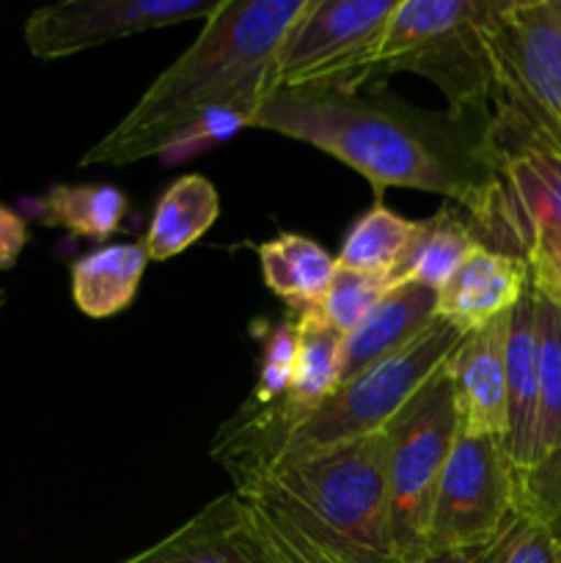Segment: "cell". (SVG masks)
Instances as JSON below:
<instances>
[{
    "label": "cell",
    "mask_w": 561,
    "mask_h": 563,
    "mask_svg": "<svg viewBox=\"0 0 561 563\" xmlns=\"http://www.w3.org/2000/svg\"><path fill=\"white\" fill-rule=\"evenodd\" d=\"M121 563H280L264 542L251 504L240 493H226L196 517Z\"/></svg>",
    "instance_id": "obj_12"
},
{
    "label": "cell",
    "mask_w": 561,
    "mask_h": 563,
    "mask_svg": "<svg viewBox=\"0 0 561 563\" xmlns=\"http://www.w3.org/2000/svg\"><path fill=\"white\" fill-rule=\"evenodd\" d=\"M506 396H509V432L506 445L517 473L534 465L537 451V308H534L531 278L520 302L509 311L506 330Z\"/></svg>",
    "instance_id": "obj_16"
},
{
    "label": "cell",
    "mask_w": 561,
    "mask_h": 563,
    "mask_svg": "<svg viewBox=\"0 0 561 563\" xmlns=\"http://www.w3.org/2000/svg\"><path fill=\"white\" fill-rule=\"evenodd\" d=\"M399 0H308L275 58L273 91L361 88Z\"/></svg>",
    "instance_id": "obj_7"
},
{
    "label": "cell",
    "mask_w": 561,
    "mask_h": 563,
    "mask_svg": "<svg viewBox=\"0 0 561 563\" xmlns=\"http://www.w3.org/2000/svg\"><path fill=\"white\" fill-rule=\"evenodd\" d=\"M308 0H220L196 42L143 91L80 165H132L248 126L273 91L275 58Z\"/></svg>",
    "instance_id": "obj_2"
},
{
    "label": "cell",
    "mask_w": 561,
    "mask_h": 563,
    "mask_svg": "<svg viewBox=\"0 0 561 563\" xmlns=\"http://www.w3.org/2000/svg\"><path fill=\"white\" fill-rule=\"evenodd\" d=\"M218 5L220 0H64L33 11L22 36L36 58L53 60L135 33L207 20Z\"/></svg>",
    "instance_id": "obj_10"
},
{
    "label": "cell",
    "mask_w": 561,
    "mask_h": 563,
    "mask_svg": "<svg viewBox=\"0 0 561 563\" xmlns=\"http://www.w3.org/2000/svg\"><path fill=\"white\" fill-rule=\"evenodd\" d=\"M490 55L495 102L561 146V0H498Z\"/></svg>",
    "instance_id": "obj_8"
},
{
    "label": "cell",
    "mask_w": 561,
    "mask_h": 563,
    "mask_svg": "<svg viewBox=\"0 0 561 563\" xmlns=\"http://www.w3.org/2000/svg\"><path fill=\"white\" fill-rule=\"evenodd\" d=\"M438 319V291L421 284H396L369 317L341 341L339 385L410 344Z\"/></svg>",
    "instance_id": "obj_15"
},
{
    "label": "cell",
    "mask_w": 561,
    "mask_h": 563,
    "mask_svg": "<svg viewBox=\"0 0 561 563\" xmlns=\"http://www.w3.org/2000/svg\"><path fill=\"white\" fill-rule=\"evenodd\" d=\"M484 245L473 220L457 203L443 207L429 220H418V234L413 240L405 264L396 273L394 284H421L440 291L446 280L457 273L473 247Z\"/></svg>",
    "instance_id": "obj_19"
},
{
    "label": "cell",
    "mask_w": 561,
    "mask_h": 563,
    "mask_svg": "<svg viewBox=\"0 0 561 563\" xmlns=\"http://www.w3.org/2000/svg\"><path fill=\"white\" fill-rule=\"evenodd\" d=\"M388 289L391 286L385 278L358 273V269H346L336 264L333 280H330L319 308H322L330 328L344 339V335H350L369 317V311L383 300Z\"/></svg>",
    "instance_id": "obj_25"
},
{
    "label": "cell",
    "mask_w": 561,
    "mask_h": 563,
    "mask_svg": "<svg viewBox=\"0 0 561 563\" xmlns=\"http://www.w3.org/2000/svg\"><path fill=\"white\" fill-rule=\"evenodd\" d=\"M256 253L267 289L289 302L297 313L324 300L336 273V258L311 236L284 231L262 242Z\"/></svg>",
    "instance_id": "obj_20"
},
{
    "label": "cell",
    "mask_w": 561,
    "mask_h": 563,
    "mask_svg": "<svg viewBox=\"0 0 561 563\" xmlns=\"http://www.w3.org/2000/svg\"><path fill=\"white\" fill-rule=\"evenodd\" d=\"M498 0H399L361 88L410 71L427 77L449 113L490 115L495 71L490 22Z\"/></svg>",
    "instance_id": "obj_4"
},
{
    "label": "cell",
    "mask_w": 561,
    "mask_h": 563,
    "mask_svg": "<svg viewBox=\"0 0 561 563\" xmlns=\"http://www.w3.org/2000/svg\"><path fill=\"white\" fill-rule=\"evenodd\" d=\"M506 330L509 313L482 330L462 335L446 357L443 372L454 390L462 434L506 438L509 432V396H506Z\"/></svg>",
    "instance_id": "obj_13"
},
{
    "label": "cell",
    "mask_w": 561,
    "mask_h": 563,
    "mask_svg": "<svg viewBox=\"0 0 561 563\" xmlns=\"http://www.w3.org/2000/svg\"><path fill=\"white\" fill-rule=\"evenodd\" d=\"M490 141L517 247L528 258L539 231L561 229V146L501 102L490 113Z\"/></svg>",
    "instance_id": "obj_11"
},
{
    "label": "cell",
    "mask_w": 561,
    "mask_h": 563,
    "mask_svg": "<svg viewBox=\"0 0 561 563\" xmlns=\"http://www.w3.org/2000/svg\"><path fill=\"white\" fill-rule=\"evenodd\" d=\"M556 563H561V544H556Z\"/></svg>",
    "instance_id": "obj_32"
},
{
    "label": "cell",
    "mask_w": 561,
    "mask_h": 563,
    "mask_svg": "<svg viewBox=\"0 0 561 563\" xmlns=\"http://www.w3.org/2000/svg\"><path fill=\"white\" fill-rule=\"evenodd\" d=\"M460 330L446 319H435L394 355L383 357L358 377L333 390L280 445L278 460L306 456L330 445L352 443L388 429L407 401L435 377L446 357L462 341Z\"/></svg>",
    "instance_id": "obj_5"
},
{
    "label": "cell",
    "mask_w": 561,
    "mask_h": 563,
    "mask_svg": "<svg viewBox=\"0 0 561 563\" xmlns=\"http://www.w3.org/2000/svg\"><path fill=\"white\" fill-rule=\"evenodd\" d=\"M3 306H6V291H0V311H3Z\"/></svg>",
    "instance_id": "obj_33"
},
{
    "label": "cell",
    "mask_w": 561,
    "mask_h": 563,
    "mask_svg": "<svg viewBox=\"0 0 561 563\" xmlns=\"http://www.w3.org/2000/svg\"><path fill=\"white\" fill-rule=\"evenodd\" d=\"M220 214V196L201 174H185L160 196L152 212L143 251L148 262H168L196 245Z\"/></svg>",
    "instance_id": "obj_17"
},
{
    "label": "cell",
    "mask_w": 561,
    "mask_h": 563,
    "mask_svg": "<svg viewBox=\"0 0 561 563\" xmlns=\"http://www.w3.org/2000/svg\"><path fill=\"white\" fill-rule=\"evenodd\" d=\"M528 278L537 308V462L561 445V295L534 264H528Z\"/></svg>",
    "instance_id": "obj_21"
},
{
    "label": "cell",
    "mask_w": 561,
    "mask_h": 563,
    "mask_svg": "<svg viewBox=\"0 0 561 563\" xmlns=\"http://www.w3.org/2000/svg\"><path fill=\"white\" fill-rule=\"evenodd\" d=\"M517 511L537 520L561 544V445L517 473Z\"/></svg>",
    "instance_id": "obj_26"
},
{
    "label": "cell",
    "mask_w": 561,
    "mask_h": 563,
    "mask_svg": "<svg viewBox=\"0 0 561 563\" xmlns=\"http://www.w3.org/2000/svg\"><path fill=\"white\" fill-rule=\"evenodd\" d=\"M418 234V220L402 218L385 203H374L350 229L336 264L358 273L377 275L394 284L396 273L410 253Z\"/></svg>",
    "instance_id": "obj_23"
},
{
    "label": "cell",
    "mask_w": 561,
    "mask_h": 563,
    "mask_svg": "<svg viewBox=\"0 0 561 563\" xmlns=\"http://www.w3.org/2000/svg\"><path fill=\"white\" fill-rule=\"evenodd\" d=\"M504 537V533H501ZM501 537L490 544H473V548H446L424 550L410 563H501Z\"/></svg>",
    "instance_id": "obj_31"
},
{
    "label": "cell",
    "mask_w": 561,
    "mask_h": 563,
    "mask_svg": "<svg viewBox=\"0 0 561 563\" xmlns=\"http://www.w3.org/2000/svg\"><path fill=\"white\" fill-rule=\"evenodd\" d=\"M385 432L278 460L234 493L273 511L333 563H402L385 482Z\"/></svg>",
    "instance_id": "obj_3"
},
{
    "label": "cell",
    "mask_w": 561,
    "mask_h": 563,
    "mask_svg": "<svg viewBox=\"0 0 561 563\" xmlns=\"http://www.w3.org/2000/svg\"><path fill=\"white\" fill-rule=\"evenodd\" d=\"M517 515V467L506 438L457 434L429 520L427 550L490 544Z\"/></svg>",
    "instance_id": "obj_9"
},
{
    "label": "cell",
    "mask_w": 561,
    "mask_h": 563,
    "mask_svg": "<svg viewBox=\"0 0 561 563\" xmlns=\"http://www.w3.org/2000/svg\"><path fill=\"white\" fill-rule=\"evenodd\" d=\"M526 262L534 264L561 295V229L539 231Z\"/></svg>",
    "instance_id": "obj_30"
},
{
    "label": "cell",
    "mask_w": 561,
    "mask_h": 563,
    "mask_svg": "<svg viewBox=\"0 0 561 563\" xmlns=\"http://www.w3.org/2000/svg\"><path fill=\"white\" fill-rule=\"evenodd\" d=\"M501 563H556V542L537 520L517 511L501 537Z\"/></svg>",
    "instance_id": "obj_27"
},
{
    "label": "cell",
    "mask_w": 561,
    "mask_h": 563,
    "mask_svg": "<svg viewBox=\"0 0 561 563\" xmlns=\"http://www.w3.org/2000/svg\"><path fill=\"white\" fill-rule=\"evenodd\" d=\"M127 207V196L113 185H53L44 196L25 201L28 214L42 225L94 242H105L121 229Z\"/></svg>",
    "instance_id": "obj_22"
},
{
    "label": "cell",
    "mask_w": 561,
    "mask_h": 563,
    "mask_svg": "<svg viewBox=\"0 0 561 563\" xmlns=\"http://www.w3.org/2000/svg\"><path fill=\"white\" fill-rule=\"evenodd\" d=\"M28 245V223L20 212L0 203V273L11 269Z\"/></svg>",
    "instance_id": "obj_29"
},
{
    "label": "cell",
    "mask_w": 561,
    "mask_h": 563,
    "mask_svg": "<svg viewBox=\"0 0 561 563\" xmlns=\"http://www.w3.org/2000/svg\"><path fill=\"white\" fill-rule=\"evenodd\" d=\"M457 434L460 416L454 390L440 366L385 429L391 537L402 563H410L427 550L435 495Z\"/></svg>",
    "instance_id": "obj_6"
},
{
    "label": "cell",
    "mask_w": 561,
    "mask_h": 563,
    "mask_svg": "<svg viewBox=\"0 0 561 563\" xmlns=\"http://www.w3.org/2000/svg\"><path fill=\"white\" fill-rule=\"evenodd\" d=\"M248 126L308 143L350 165L374 187V203H383L388 187L438 192L473 220L484 247L520 256L490 115L432 113L385 91H270Z\"/></svg>",
    "instance_id": "obj_1"
},
{
    "label": "cell",
    "mask_w": 561,
    "mask_h": 563,
    "mask_svg": "<svg viewBox=\"0 0 561 563\" xmlns=\"http://www.w3.org/2000/svg\"><path fill=\"white\" fill-rule=\"evenodd\" d=\"M526 286V258L479 245L438 291V317L460 333H473L509 313Z\"/></svg>",
    "instance_id": "obj_14"
},
{
    "label": "cell",
    "mask_w": 561,
    "mask_h": 563,
    "mask_svg": "<svg viewBox=\"0 0 561 563\" xmlns=\"http://www.w3.org/2000/svg\"><path fill=\"white\" fill-rule=\"evenodd\" d=\"M242 498H245V495H242ZM245 500L251 504L253 520H256L264 542L270 544V550H273L275 559L280 563H333L328 555L319 553L311 542H306L300 533H295L289 526H284L273 511H267L253 498H245Z\"/></svg>",
    "instance_id": "obj_28"
},
{
    "label": "cell",
    "mask_w": 561,
    "mask_h": 563,
    "mask_svg": "<svg viewBox=\"0 0 561 563\" xmlns=\"http://www.w3.org/2000/svg\"><path fill=\"white\" fill-rule=\"evenodd\" d=\"M297 322L284 319L262 330V355H258L256 388L248 396L251 410H275L286 401L295 377Z\"/></svg>",
    "instance_id": "obj_24"
},
{
    "label": "cell",
    "mask_w": 561,
    "mask_h": 563,
    "mask_svg": "<svg viewBox=\"0 0 561 563\" xmlns=\"http://www.w3.org/2000/svg\"><path fill=\"white\" fill-rule=\"evenodd\" d=\"M146 264L141 242L97 247L72 264V300L91 319L116 317L135 300Z\"/></svg>",
    "instance_id": "obj_18"
}]
</instances>
